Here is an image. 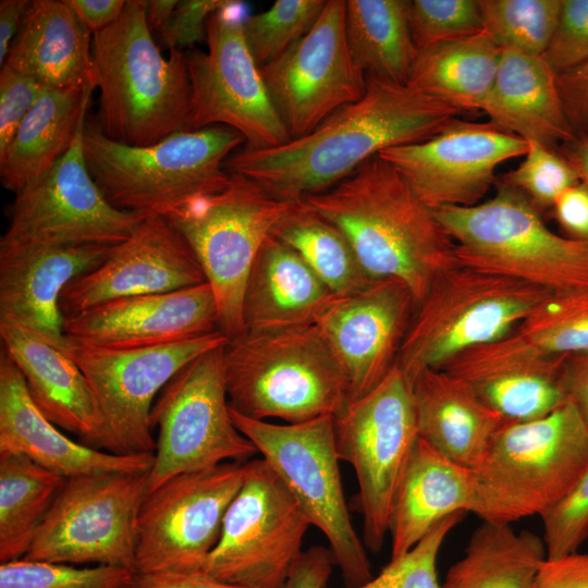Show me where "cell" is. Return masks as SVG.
Returning <instances> with one entry per match:
<instances>
[{
	"label": "cell",
	"mask_w": 588,
	"mask_h": 588,
	"mask_svg": "<svg viewBox=\"0 0 588 588\" xmlns=\"http://www.w3.org/2000/svg\"><path fill=\"white\" fill-rule=\"evenodd\" d=\"M363 97L308 134L281 146L233 152L229 173L247 176L272 196L298 201L322 193L381 151L425 140L463 112L407 85L366 74Z\"/></svg>",
	"instance_id": "6da1fadb"
},
{
	"label": "cell",
	"mask_w": 588,
	"mask_h": 588,
	"mask_svg": "<svg viewBox=\"0 0 588 588\" xmlns=\"http://www.w3.org/2000/svg\"><path fill=\"white\" fill-rule=\"evenodd\" d=\"M347 238L370 279H394L416 306L458 264L455 244L400 173L378 155L331 188L304 198Z\"/></svg>",
	"instance_id": "7a4b0ae2"
},
{
	"label": "cell",
	"mask_w": 588,
	"mask_h": 588,
	"mask_svg": "<svg viewBox=\"0 0 588 588\" xmlns=\"http://www.w3.org/2000/svg\"><path fill=\"white\" fill-rule=\"evenodd\" d=\"M97 125L112 140L149 146L187 131L191 82L184 51L166 59L151 36L146 1L127 0L120 17L93 35Z\"/></svg>",
	"instance_id": "3957f363"
},
{
	"label": "cell",
	"mask_w": 588,
	"mask_h": 588,
	"mask_svg": "<svg viewBox=\"0 0 588 588\" xmlns=\"http://www.w3.org/2000/svg\"><path fill=\"white\" fill-rule=\"evenodd\" d=\"M244 137L216 125L182 131L149 146H128L86 123L83 148L88 170L108 201L143 218L166 217L189 200L223 188L226 159Z\"/></svg>",
	"instance_id": "277c9868"
},
{
	"label": "cell",
	"mask_w": 588,
	"mask_h": 588,
	"mask_svg": "<svg viewBox=\"0 0 588 588\" xmlns=\"http://www.w3.org/2000/svg\"><path fill=\"white\" fill-rule=\"evenodd\" d=\"M230 407L259 420L298 424L336 414L345 375L316 324L244 331L223 347Z\"/></svg>",
	"instance_id": "5b68a950"
},
{
	"label": "cell",
	"mask_w": 588,
	"mask_h": 588,
	"mask_svg": "<svg viewBox=\"0 0 588 588\" xmlns=\"http://www.w3.org/2000/svg\"><path fill=\"white\" fill-rule=\"evenodd\" d=\"M493 197L433 213L460 264L515 278L552 294L588 291V243L551 231L541 212L497 179Z\"/></svg>",
	"instance_id": "8992f818"
},
{
	"label": "cell",
	"mask_w": 588,
	"mask_h": 588,
	"mask_svg": "<svg viewBox=\"0 0 588 588\" xmlns=\"http://www.w3.org/2000/svg\"><path fill=\"white\" fill-rule=\"evenodd\" d=\"M588 467V427L569 402L527 421L506 422L474 469L483 522L511 525L542 516Z\"/></svg>",
	"instance_id": "52a82bcc"
},
{
	"label": "cell",
	"mask_w": 588,
	"mask_h": 588,
	"mask_svg": "<svg viewBox=\"0 0 588 588\" xmlns=\"http://www.w3.org/2000/svg\"><path fill=\"white\" fill-rule=\"evenodd\" d=\"M552 293L528 282L457 264L416 306L397 366L412 382L463 351L515 330Z\"/></svg>",
	"instance_id": "ba28073f"
},
{
	"label": "cell",
	"mask_w": 588,
	"mask_h": 588,
	"mask_svg": "<svg viewBox=\"0 0 588 588\" xmlns=\"http://www.w3.org/2000/svg\"><path fill=\"white\" fill-rule=\"evenodd\" d=\"M295 203L272 196L247 176L230 173L220 191L166 216L194 253L216 298L219 330L228 339L244 332L243 301L250 268Z\"/></svg>",
	"instance_id": "9c48e42d"
},
{
	"label": "cell",
	"mask_w": 588,
	"mask_h": 588,
	"mask_svg": "<svg viewBox=\"0 0 588 588\" xmlns=\"http://www.w3.org/2000/svg\"><path fill=\"white\" fill-rule=\"evenodd\" d=\"M231 416L237 429L278 475L310 525L323 534L347 587L354 588L371 579L365 543L353 526L345 501L333 416L282 425L254 419L232 408Z\"/></svg>",
	"instance_id": "30bf717a"
},
{
	"label": "cell",
	"mask_w": 588,
	"mask_h": 588,
	"mask_svg": "<svg viewBox=\"0 0 588 588\" xmlns=\"http://www.w3.org/2000/svg\"><path fill=\"white\" fill-rule=\"evenodd\" d=\"M333 430L338 456L357 478L363 541L379 551L419 439L412 384L397 364L371 391L333 415Z\"/></svg>",
	"instance_id": "8fae6325"
},
{
	"label": "cell",
	"mask_w": 588,
	"mask_h": 588,
	"mask_svg": "<svg viewBox=\"0 0 588 588\" xmlns=\"http://www.w3.org/2000/svg\"><path fill=\"white\" fill-rule=\"evenodd\" d=\"M248 8L228 0L207 22V51H184L191 82L187 131L222 125L237 131L244 148L265 149L291 140L244 35Z\"/></svg>",
	"instance_id": "7c38bea8"
},
{
	"label": "cell",
	"mask_w": 588,
	"mask_h": 588,
	"mask_svg": "<svg viewBox=\"0 0 588 588\" xmlns=\"http://www.w3.org/2000/svg\"><path fill=\"white\" fill-rule=\"evenodd\" d=\"M223 347L184 366L157 396L150 414L158 434L148 492L173 476L225 462L245 463L258 453L231 416Z\"/></svg>",
	"instance_id": "4fadbf2b"
},
{
	"label": "cell",
	"mask_w": 588,
	"mask_h": 588,
	"mask_svg": "<svg viewBox=\"0 0 588 588\" xmlns=\"http://www.w3.org/2000/svg\"><path fill=\"white\" fill-rule=\"evenodd\" d=\"M309 526L269 464L249 460L203 571L245 588H284Z\"/></svg>",
	"instance_id": "5bb4252c"
},
{
	"label": "cell",
	"mask_w": 588,
	"mask_h": 588,
	"mask_svg": "<svg viewBox=\"0 0 588 588\" xmlns=\"http://www.w3.org/2000/svg\"><path fill=\"white\" fill-rule=\"evenodd\" d=\"M147 473H103L66 478L24 556L135 572L139 509Z\"/></svg>",
	"instance_id": "9a60e30c"
},
{
	"label": "cell",
	"mask_w": 588,
	"mask_h": 588,
	"mask_svg": "<svg viewBox=\"0 0 588 588\" xmlns=\"http://www.w3.org/2000/svg\"><path fill=\"white\" fill-rule=\"evenodd\" d=\"M221 332L168 345L114 350L63 335L56 344L85 375L117 454L154 453L150 414L166 384L200 355L223 346Z\"/></svg>",
	"instance_id": "2e32d148"
},
{
	"label": "cell",
	"mask_w": 588,
	"mask_h": 588,
	"mask_svg": "<svg viewBox=\"0 0 588 588\" xmlns=\"http://www.w3.org/2000/svg\"><path fill=\"white\" fill-rule=\"evenodd\" d=\"M245 463L225 462L171 477L145 497L135 536V574L201 571L217 544Z\"/></svg>",
	"instance_id": "e0dca14e"
},
{
	"label": "cell",
	"mask_w": 588,
	"mask_h": 588,
	"mask_svg": "<svg viewBox=\"0 0 588 588\" xmlns=\"http://www.w3.org/2000/svg\"><path fill=\"white\" fill-rule=\"evenodd\" d=\"M85 124L70 149L15 194L0 243L114 246L128 238L144 219L111 205L93 179L83 148Z\"/></svg>",
	"instance_id": "ac0fdd59"
},
{
	"label": "cell",
	"mask_w": 588,
	"mask_h": 588,
	"mask_svg": "<svg viewBox=\"0 0 588 588\" xmlns=\"http://www.w3.org/2000/svg\"><path fill=\"white\" fill-rule=\"evenodd\" d=\"M260 71L291 139L308 134L335 110L360 99L366 73L348 47L345 0H327L314 27Z\"/></svg>",
	"instance_id": "d6986e66"
},
{
	"label": "cell",
	"mask_w": 588,
	"mask_h": 588,
	"mask_svg": "<svg viewBox=\"0 0 588 588\" xmlns=\"http://www.w3.org/2000/svg\"><path fill=\"white\" fill-rule=\"evenodd\" d=\"M528 143L488 122L453 118L433 136L388 148V161L429 208L469 207L497 182L503 162L525 156Z\"/></svg>",
	"instance_id": "ffe728a7"
},
{
	"label": "cell",
	"mask_w": 588,
	"mask_h": 588,
	"mask_svg": "<svg viewBox=\"0 0 588 588\" xmlns=\"http://www.w3.org/2000/svg\"><path fill=\"white\" fill-rule=\"evenodd\" d=\"M415 309L402 282L372 279L335 296L319 316L315 324L345 375L348 401L371 391L396 365Z\"/></svg>",
	"instance_id": "44dd1931"
},
{
	"label": "cell",
	"mask_w": 588,
	"mask_h": 588,
	"mask_svg": "<svg viewBox=\"0 0 588 588\" xmlns=\"http://www.w3.org/2000/svg\"><path fill=\"white\" fill-rule=\"evenodd\" d=\"M205 282L194 253L168 219L146 217L99 266L66 285L60 309L66 316L112 299L173 292Z\"/></svg>",
	"instance_id": "7402d4cb"
},
{
	"label": "cell",
	"mask_w": 588,
	"mask_h": 588,
	"mask_svg": "<svg viewBox=\"0 0 588 588\" xmlns=\"http://www.w3.org/2000/svg\"><path fill=\"white\" fill-rule=\"evenodd\" d=\"M219 330L210 285L105 302L63 316V334L85 344L143 348L199 338Z\"/></svg>",
	"instance_id": "603a6c76"
},
{
	"label": "cell",
	"mask_w": 588,
	"mask_h": 588,
	"mask_svg": "<svg viewBox=\"0 0 588 588\" xmlns=\"http://www.w3.org/2000/svg\"><path fill=\"white\" fill-rule=\"evenodd\" d=\"M565 355L544 352L515 330L454 356L442 369L466 382L509 422L543 417L567 403Z\"/></svg>",
	"instance_id": "cb8c5ba5"
},
{
	"label": "cell",
	"mask_w": 588,
	"mask_h": 588,
	"mask_svg": "<svg viewBox=\"0 0 588 588\" xmlns=\"http://www.w3.org/2000/svg\"><path fill=\"white\" fill-rule=\"evenodd\" d=\"M0 452L21 454L63 477L103 473H147L154 453L117 454L76 442L33 402L20 369L0 352Z\"/></svg>",
	"instance_id": "d4e9b609"
},
{
	"label": "cell",
	"mask_w": 588,
	"mask_h": 588,
	"mask_svg": "<svg viewBox=\"0 0 588 588\" xmlns=\"http://www.w3.org/2000/svg\"><path fill=\"white\" fill-rule=\"evenodd\" d=\"M112 247L0 243V318L58 344L64 335L62 292L76 277L99 266Z\"/></svg>",
	"instance_id": "484cf974"
},
{
	"label": "cell",
	"mask_w": 588,
	"mask_h": 588,
	"mask_svg": "<svg viewBox=\"0 0 588 588\" xmlns=\"http://www.w3.org/2000/svg\"><path fill=\"white\" fill-rule=\"evenodd\" d=\"M0 340L23 375L33 402L50 421L79 442L113 453L94 392L74 360L8 318H0Z\"/></svg>",
	"instance_id": "4316f807"
},
{
	"label": "cell",
	"mask_w": 588,
	"mask_h": 588,
	"mask_svg": "<svg viewBox=\"0 0 588 588\" xmlns=\"http://www.w3.org/2000/svg\"><path fill=\"white\" fill-rule=\"evenodd\" d=\"M411 384L419 438L448 460L476 469L509 421L443 369H424Z\"/></svg>",
	"instance_id": "83f0119b"
},
{
	"label": "cell",
	"mask_w": 588,
	"mask_h": 588,
	"mask_svg": "<svg viewBox=\"0 0 588 588\" xmlns=\"http://www.w3.org/2000/svg\"><path fill=\"white\" fill-rule=\"evenodd\" d=\"M91 40L64 0H34L1 66L48 89L95 87Z\"/></svg>",
	"instance_id": "f1b7e54d"
},
{
	"label": "cell",
	"mask_w": 588,
	"mask_h": 588,
	"mask_svg": "<svg viewBox=\"0 0 588 588\" xmlns=\"http://www.w3.org/2000/svg\"><path fill=\"white\" fill-rule=\"evenodd\" d=\"M481 111L494 126L558 150L572 140L556 74L541 56L502 49L492 88Z\"/></svg>",
	"instance_id": "f546056e"
},
{
	"label": "cell",
	"mask_w": 588,
	"mask_h": 588,
	"mask_svg": "<svg viewBox=\"0 0 588 588\" xmlns=\"http://www.w3.org/2000/svg\"><path fill=\"white\" fill-rule=\"evenodd\" d=\"M335 296L292 247L271 234L247 279L244 331L315 324Z\"/></svg>",
	"instance_id": "4dcf8cb0"
},
{
	"label": "cell",
	"mask_w": 588,
	"mask_h": 588,
	"mask_svg": "<svg viewBox=\"0 0 588 588\" xmlns=\"http://www.w3.org/2000/svg\"><path fill=\"white\" fill-rule=\"evenodd\" d=\"M476 505L474 470L448 460L419 438L392 511L391 558L411 550L443 518L474 513Z\"/></svg>",
	"instance_id": "1f68e13d"
},
{
	"label": "cell",
	"mask_w": 588,
	"mask_h": 588,
	"mask_svg": "<svg viewBox=\"0 0 588 588\" xmlns=\"http://www.w3.org/2000/svg\"><path fill=\"white\" fill-rule=\"evenodd\" d=\"M94 86L83 89L44 88L0 154V181L16 194L47 172L72 146Z\"/></svg>",
	"instance_id": "d6a6232c"
},
{
	"label": "cell",
	"mask_w": 588,
	"mask_h": 588,
	"mask_svg": "<svg viewBox=\"0 0 588 588\" xmlns=\"http://www.w3.org/2000/svg\"><path fill=\"white\" fill-rule=\"evenodd\" d=\"M501 52L485 30L428 47L418 51L406 85L463 113L481 111Z\"/></svg>",
	"instance_id": "836d02e7"
},
{
	"label": "cell",
	"mask_w": 588,
	"mask_h": 588,
	"mask_svg": "<svg viewBox=\"0 0 588 588\" xmlns=\"http://www.w3.org/2000/svg\"><path fill=\"white\" fill-rule=\"evenodd\" d=\"M546 558L543 539L536 534L483 522L463 558L449 568L442 588H534Z\"/></svg>",
	"instance_id": "e575fe53"
},
{
	"label": "cell",
	"mask_w": 588,
	"mask_h": 588,
	"mask_svg": "<svg viewBox=\"0 0 588 588\" xmlns=\"http://www.w3.org/2000/svg\"><path fill=\"white\" fill-rule=\"evenodd\" d=\"M408 0H345V28L356 64L369 75L407 84L417 57Z\"/></svg>",
	"instance_id": "d590c367"
},
{
	"label": "cell",
	"mask_w": 588,
	"mask_h": 588,
	"mask_svg": "<svg viewBox=\"0 0 588 588\" xmlns=\"http://www.w3.org/2000/svg\"><path fill=\"white\" fill-rule=\"evenodd\" d=\"M64 480L21 454L0 452V563L26 555Z\"/></svg>",
	"instance_id": "8d00e7d4"
},
{
	"label": "cell",
	"mask_w": 588,
	"mask_h": 588,
	"mask_svg": "<svg viewBox=\"0 0 588 588\" xmlns=\"http://www.w3.org/2000/svg\"><path fill=\"white\" fill-rule=\"evenodd\" d=\"M271 234L292 247L336 296L370 280L345 235L305 200L296 201Z\"/></svg>",
	"instance_id": "74e56055"
},
{
	"label": "cell",
	"mask_w": 588,
	"mask_h": 588,
	"mask_svg": "<svg viewBox=\"0 0 588 588\" xmlns=\"http://www.w3.org/2000/svg\"><path fill=\"white\" fill-rule=\"evenodd\" d=\"M562 0H478L483 30L501 48L542 56Z\"/></svg>",
	"instance_id": "f35d334b"
},
{
	"label": "cell",
	"mask_w": 588,
	"mask_h": 588,
	"mask_svg": "<svg viewBox=\"0 0 588 588\" xmlns=\"http://www.w3.org/2000/svg\"><path fill=\"white\" fill-rule=\"evenodd\" d=\"M515 331L544 352H588V291L551 294Z\"/></svg>",
	"instance_id": "ab89813d"
},
{
	"label": "cell",
	"mask_w": 588,
	"mask_h": 588,
	"mask_svg": "<svg viewBox=\"0 0 588 588\" xmlns=\"http://www.w3.org/2000/svg\"><path fill=\"white\" fill-rule=\"evenodd\" d=\"M327 0H277L269 9L248 14L244 35L259 68L267 65L304 37L316 24Z\"/></svg>",
	"instance_id": "60d3db41"
},
{
	"label": "cell",
	"mask_w": 588,
	"mask_h": 588,
	"mask_svg": "<svg viewBox=\"0 0 588 588\" xmlns=\"http://www.w3.org/2000/svg\"><path fill=\"white\" fill-rule=\"evenodd\" d=\"M135 572L110 565H74L25 558L0 563V588H127Z\"/></svg>",
	"instance_id": "b9f144b4"
},
{
	"label": "cell",
	"mask_w": 588,
	"mask_h": 588,
	"mask_svg": "<svg viewBox=\"0 0 588 588\" xmlns=\"http://www.w3.org/2000/svg\"><path fill=\"white\" fill-rule=\"evenodd\" d=\"M407 20L418 51L483 30L478 0H409Z\"/></svg>",
	"instance_id": "7bdbcfd3"
},
{
	"label": "cell",
	"mask_w": 588,
	"mask_h": 588,
	"mask_svg": "<svg viewBox=\"0 0 588 588\" xmlns=\"http://www.w3.org/2000/svg\"><path fill=\"white\" fill-rule=\"evenodd\" d=\"M499 180L522 193L540 212L551 210L564 189L580 182L559 150L534 142H528L523 161Z\"/></svg>",
	"instance_id": "ee69618b"
},
{
	"label": "cell",
	"mask_w": 588,
	"mask_h": 588,
	"mask_svg": "<svg viewBox=\"0 0 588 588\" xmlns=\"http://www.w3.org/2000/svg\"><path fill=\"white\" fill-rule=\"evenodd\" d=\"M464 515L461 512L443 518L411 550L391 558L377 576L354 588H442L437 573L438 554L446 536Z\"/></svg>",
	"instance_id": "f6af8a7d"
},
{
	"label": "cell",
	"mask_w": 588,
	"mask_h": 588,
	"mask_svg": "<svg viewBox=\"0 0 588 588\" xmlns=\"http://www.w3.org/2000/svg\"><path fill=\"white\" fill-rule=\"evenodd\" d=\"M541 518L547 558L578 551L588 539V467L566 497Z\"/></svg>",
	"instance_id": "bcb514c9"
},
{
	"label": "cell",
	"mask_w": 588,
	"mask_h": 588,
	"mask_svg": "<svg viewBox=\"0 0 588 588\" xmlns=\"http://www.w3.org/2000/svg\"><path fill=\"white\" fill-rule=\"evenodd\" d=\"M541 57L556 75L588 62V0H562L558 23Z\"/></svg>",
	"instance_id": "7dc6e473"
},
{
	"label": "cell",
	"mask_w": 588,
	"mask_h": 588,
	"mask_svg": "<svg viewBox=\"0 0 588 588\" xmlns=\"http://www.w3.org/2000/svg\"><path fill=\"white\" fill-rule=\"evenodd\" d=\"M33 78L3 65L0 71V154L42 93Z\"/></svg>",
	"instance_id": "c3c4849f"
},
{
	"label": "cell",
	"mask_w": 588,
	"mask_h": 588,
	"mask_svg": "<svg viewBox=\"0 0 588 588\" xmlns=\"http://www.w3.org/2000/svg\"><path fill=\"white\" fill-rule=\"evenodd\" d=\"M228 0L179 1L172 15L159 30L163 44L171 50L185 51L206 40L207 22Z\"/></svg>",
	"instance_id": "681fc988"
},
{
	"label": "cell",
	"mask_w": 588,
	"mask_h": 588,
	"mask_svg": "<svg viewBox=\"0 0 588 588\" xmlns=\"http://www.w3.org/2000/svg\"><path fill=\"white\" fill-rule=\"evenodd\" d=\"M556 85L575 136H588V62L556 75Z\"/></svg>",
	"instance_id": "f907efd6"
},
{
	"label": "cell",
	"mask_w": 588,
	"mask_h": 588,
	"mask_svg": "<svg viewBox=\"0 0 588 588\" xmlns=\"http://www.w3.org/2000/svg\"><path fill=\"white\" fill-rule=\"evenodd\" d=\"M534 588H588V553L579 551L541 563Z\"/></svg>",
	"instance_id": "816d5d0a"
},
{
	"label": "cell",
	"mask_w": 588,
	"mask_h": 588,
	"mask_svg": "<svg viewBox=\"0 0 588 588\" xmlns=\"http://www.w3.org/2000/svg\"><path fill=\"white\" fill-rule=\"evenodd\" d=\"M551 211L571 238L588 243V187L583 182L564 189Z\"/></svg>",
	"instance_id": "f5cc1de1"
},
{
	"label": "cell",
	"mask_w": 588,
	"mask_h": 588,
	"mask_svg": "<svg viewBox=\"0 0 588 588\" xmlns=\"http://www.w3.org/2000/svg\"><path fill=\"white\" fill-rule=\"evenodd\" d=\"M334 565L329 548L310 547L294 563L284 588H326Z\"/></svg>",
	"instance_id": "db71d44e"
},
{
	"label": "cell",
	"mask_w": 588,
	"mask_h": 588,
	"mask_svg": "<svg viewBox=\"0 0 588 588\" xmlns=\"http://www.w3.org/2000/svg\"><path fill=\"white\" fill-rule=\"evenodd\" d=\"M132 588H245L221 581L201 571L136 573Z\"/></svg>",
	"instance_id": "11a10c76"
},
{
	"label": "cell",
	"mask_w": 588,
	"mask_h": 588,
	"mask_svg": "<svg viewBox=\"0 0 588 588\" xmlns=\"http://www.w3.org/2000/svg\"><path fill=\"white\" fill-rule=\"evenodd\" d=\"M562 385L567 401L588 427V352L565 355Z\"/></svg>",
	"instance_id": "9f6ffc18"
},
{
	"label": "cell",
	"mask_w": 588,
	"mask_h": 588,
	"mask_svg": "<svg viewBox=\"0 0 588 588\" xmlns=\"http://www.w3.org/2000/svg\"><path fill=\"white\" fill-rule=\"evenodd\" d=\"M91 35L113 24L123 12L125 0H64Z\"/></svg>",
	"instance_id": "6f0895ef"
},
{
	"label": "cell",
	"mask_w": 588,
	"mask_h": 588,
	"mask_svg": "<svg viewBox=\"0 0 588 588\" xmlns=\"http://www.w3.org/2000/svg\"><path fill=\"white\" fill-rule=\"evenodd\" d=\"M30 2L29 0H1L0 2V66L7 59Z\"/></svg>",
	"instance_id": "680465c9"
},
{
	"label": "cell",
	"mask_w": 588,
	"mask_h": 588,
	"mask_svg": "<svg viewBox=\"0 0 588 588\" xmlns=\"http://www.w3.org/2000/svg\"><path fill=\"white\" fill-rule=\"evenodd\" d=\"M558 150L577 172L580 182L588 187V136H574Z\"/></svg>",
	"instance_id": "91938a15"
},
{
	"label": "cell",
	"mask_w": 588,
	"mask_h": 588,
	"mask_svg": "<svg viewBox=\"0 0 588 588\" xmlns=\"http://www.w3.org/2000/svg\"><path fill=\"white\" fill-rule=\"evenodd\" d=\"M177 0H149L146 1V19L149 28L160 30L172 15Z\"/></svg>",
	"instance_id": "94428289"
},
{
	"label": "cell",
	"mask_w": 588,
	"mask_h": 588,
	"mask_svg": "<svg viewBox=\"0 0 588 588\" xmlns=\"http://www.w3.org/2000/svg\"><path fill=\"white\" fill-rule=\"evenodd\" d=\"M127 588H132V585L130 587H127Z\"/></svg>",
	"instance_id": "6125c7cd"
}]
</instances>
